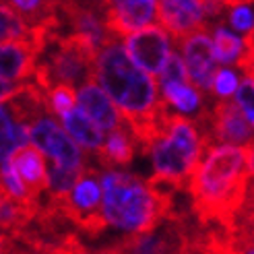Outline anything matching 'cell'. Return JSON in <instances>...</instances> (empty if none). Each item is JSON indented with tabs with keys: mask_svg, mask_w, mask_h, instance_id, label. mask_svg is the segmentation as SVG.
I'll return each instance as SVG.
<instances>
[{
	"mask_svg": "<svg viewBox=\"0 0 254 254\" xmlns=\"http://www.w3.org/2000/svg\"><path fill=\"white\" fill-rule=\"evenodd\" d=\"M95 81L118 106L143 153L163 132L170 106L161 99L159 83L130 60L120 40L99 50Z\"/></svg>",
	"mask_w": 254,
	"mask_h": 254,
	"instance_id": "cell-1",
	"label": "cell"
},
{
	"mask_svg": "<svg viewBox=\"0 0 254 254\" xmlns=\"http://www.w3.org/2000/svg\"><path fill=\"white\" fill-rule=\"evenodd\" d=\"M250 180L246 147L211 145L188 184L198 221L230 227L246 202Z\"/></svg>",
	"mask_w": 254,
	"mask_h": 254,
	"instance_id": "cell-2",
	"label": "cell"
},
{
	"mask_svg": "<svg viewBox=\"0 0 254 254\" xmlns=\"http://www.w3.org/2000/svg\"><path fill=\"white\" fill-rule=\"evenodd\" d=\"M104 205L101 213L108 225L122 232L149 234L172 215V190L155 180H143L134 174L106 170L101 174Z\"/></svg>",
	"mask_w": 254,
	"mask_h": 254,
	"instance_id": "cell-3",
	"label": "cell"
},
{
	"mask_svg": "<svg viewBox=\"0 0 254 254\" xmlns=\"http://www.w3.org/2000/svg\"><path fill=\"white\" fill-rule=\"evenodd\" d=\"M209 149L196 120L184 114H168L166 128L151 143L147 153L153 161V178L170 188H188L190 178Z\"/></svg>",
	"mask_w": 254,
	"mask_h": 254,
	"instance_id": "cell-4",
	"label": "cell"
},
{
	"mask_svg": "<svg viewBox=\"0 0 254 254\" xmlns=\"http://www.w3.org/2000/svg\"><path fill=\"white\" fill-rule=\"evenodd\" d=\"M97 50L74 33H60L50 42L35 68V83L46 91L54 85H87L95 81Z\"/></svg>",
	"mask_w": 254,
	"mask_h": 254,
	"instance_id": "cell-5",
	"label": "cell"
},
{
	"mask_svg": "<svg viewBox=\"0 0 254 254\" xmlns=\"http://www.w3.org/2000/svg\"><path fill=\"white\" fill-rule=\"evenodd\" d=\"M207 145H238L246 147L254 141V126L244 116L236 101L217 99L209 108L207 116L196 120Z\"/></svg>",
	"mask_w": 254,
	"mask_h": 254,
	"instance_id": "cell-6",
	"label": "cell"
},
{
	"mask_svg": "<svg viewBox=\"0 0 254 254\" xmlns=\"http://www.w3.org/2000/svg\"><path fill=\"white\" fill-rule=\"evenodd\" d=\"M172 40L174 37H170V31L163 25H147V27L126 35L124 48L138 68L159 79V74L174 56Z\"/></svg>",
	"mask_w": 254,
	"mask_h": 254,
	"instance_id": "cell-7",
	"label": "cell"
},
{
	"mask_svg": "<svg viewBox=\"0 0 254 254\" xmlns=\"http://www.w3.org/2000/svg\"><path fill=\"white\" fill-rule=\"evenodd\" d=\"M31 143L40 147L54 166L68 170L87 168L81 145L54 118L44 116L31 126Z\"/></svg>",
	"mask_w": 254,
	"mask_h": 254,
	"instance_id": "cell-8",
	"label": "cell"
},
{
	"mask_svg": "<svg viewBox=\"0 0 254 254\" xmlns=\"http://www.w3.org/2000/svg\"><path fill=\"white\" fill-rule=\"evenodd\" d=\"M209 31L211 29H198L178 42L190 83H192L200 93H205V97H211L213 79L219 70L215 66L217 64V54H215V44H213V37L209 35Z\"/></svg>",
	"mask_w": 254,
	"mask_h": 254,
	"instance_id": "cell-9",
	"label": "cell"
},
{
	"mask_svg": "<svg viewBox=\"0 0 254 254\" xmlns=\"http://www.w3.org/2000/svg\"><path fill=\"white\" fill-rule=\"evenodd\" d=\"M40 56H42V46L35 40L2 44V50H0V60H2V70H0L2 99L8 97L17 87L35 77Z\"/></svg>",
	"mask_w": 254,
	"mask_h": 254,
	"instance_id": "cell-10",
	"label": "cell"
},
{
	"mask_svg": "<svg viewBox=\"0 0 254 254\" xmlns=\"http://www.w3.org/2000/svg\"><path fill=\"white\" fill-rule=\"evenodd\" d=\"M104 4L110 29L118 37L153 25L157 17V0H104Z\"/></svg>",
	"mask_w": 254,
	"mask_h": 254,
	"instance_id": "cell-11",
	"label": "cell"
},
{
	"mask_svg": "<svg viewBox=\"0 0 254 254\" xmlns=\"http://www.w3.org/2000/svg\"><path fill=\"white\" fill-rule=\"evenodd\" d=\"M8 166L17 172V176L35 198H40L42 192L50 190V170L46 163V153L37 145L29 143L19 147L12 153Z\"/></svg>",
	"mask_w": 254,
	"mask_h": 254,
	"instance_id": "cell-12",
	"label": "cell"
},
{
	"mask_svg": "<svg viewBox=\"0 0 254 254\" xmlns=\"http://www.w3.org/2000/svg\"><path fill=\"white\" fill-rule=\"evenodd\" d=\"M79 108L91 118L104 132H112L126 122L118 106L106 93L97 81H91L79 89Z\"/></svg>",
	"mask_w": 254,
	"mask_h": 254,
	"instance_id": "cell-13",
	"label": "cell"
},
{
	"mask_svg": "<svg viewBox=\"0 0 254 254\" xmlns=\"http://www.w3.org/2000/svg\"><path fill=\"white\" fill-rule=\"evenodd\" d=\"M161 99L168 106H172L178 114L200 120L207 116V104H202V93L190 83V81H170V83H159Z\"/></svg>",
	"mask_w": 254,
	"mask_h": 254,
	"instance_id": "cell-14",
	"label": "cell"
},
{
	"mask_svg": "<svg viewBox=\"0 0 254 254\" xmlns=\"http://www.w3.org/2000/svg\"><path fill=\"white\" fill-rule=\"evenodd\" d=\"M136 147H138L136 136L132 134L130 126L124 122L120 128L108 132L106 143L97 153L99 163L106 166L108 170H114L118 166H128V163L132 161V157H134Z\"/></svg>",
	"mask_w": 254,
	"mask_h": 254,
	"instance_id": "cell-15",
	"label": "cell"
},
{
	"mask_svg": "<svg viewBox=\"0 0 254 254\" xmlns=\"http://www.w3.org/2000/svg\"><path fill=\"white\" fill-rule=\"evenodd\" d=\"M60 120H62V126H64V130H66L83 149L99 153V149L104 147V143H106L104 130H101L99 126H97L91 118H89L81 108L70 110L66 116L60 118Z\"/></svg>",
	"mask_w": 254,
	"mask_h": 254,
	"instance_id": "cell-16",
	"label": "cell"
},
{
	"mask_svg": "<svg viewBox=\"0 0 254 254\" xmlns=\"http://www.w3.org/2000/svg\"><path fill=\"white\" fill-rule=\"evenodd\" d=\"M213 44H215V54H217V62H221L223 66H232L238 64L240 58L244 56L246 50V42L240 35H236L234 31H230L221 23L213 25Z\"/></svg>",
	"mask_w": 254,
	"mask_h": 254,
	"instance_id": "cell-17",
	"label": "cell"
},
{
	"mask_svg": "<svg viewBox=\"0 0 254 254\" xmlns=\"http://www.w3.org/2000/svg\"><path fill=\"white\" fill-rule=\"evenodd\" d=\"M2 44L4 42H23V40H35L33 31L29 29V25L21 19L19 12L12 8L10 4L2 2ZM37 42V40H35Z\"/></svg>",
	"mask_w": 254,
	"mask_h": 254,
	"instance_id": "cell-18",
	"label": "cell"
},
{
	"mask_svg": "<svg viewBox=\"0 0 254 254\" xmlns=\"http://www.w3.org/2000/svg\"><path fill=\"white\" fill-rule=\"evenodd\" d=\"M79 104V93L74 91L72 85H54L48 91V110L52 116L64 118L70 110H74Z\"/></svg>",
	"mask_w": 254,
	"mask_h": 254,
	"instance_id": "cell-19",
	"label": "cell"
},
{
	"mask_svg": "<svg viewBox=\"0 0 254 254\" xmlns=\"http://www.w3.org/2000/svg\"><path fill=\"white\" fill-rule=\"evenodd\" d=\"M225 230L230 232L236 246L254 248V207H242L236 221L230 227H225Z\"/></svg>",
	"mask_w": 254,
	"mask_h": 254,
	"instance_id": "cell-20",
	"label": "cell"
},
{
	"mask_svg": "<svg viewBox=\"0 0 254 254\" xmlns=\"http://www.w3.org/2000/svg\"><path fill=\"white\" fill-rule=\"evenodd\" d=\"M83 170H68V168H60L52 163V168H50V196H54V198L66 196L81 178Z\"/></svg>",
	"mask_w": 254,
	"mask_h": 254,
	"instance_id": "cell-21",
	"label": "cell"
},
{
	"mask_svg": "<svg viewBox=\"0 0 254 254\" xmlns=\"http://www.w3.org/2000/svg\"><path fill=\"white\" fill-rule=\"evenodd\" d=\"M227 23L238 33H252L254 31V2H242L227 10Z\"/></svg>",
	"mask_w": 254,
	"mask_h": 254,
	"instance_id": "cell-22",
	"label": "cell"
},
{
	"mask_svg": "<svg viewBox=\"0 0 254 254\" xmlns=\"http://www.w3.org/2000/svg\"><path fill=\"white\" fill-rule=\"evenodd\" d=\"M240 83H242V81H238V74L232 68H219L217 74H215V79H213L211 95L217 97V99L236 97L238 89H240Z\"/></svg>",
	"mask_w": 254,
	"mask_h": 254,
	"instance_id": "cell-23",
	"label": "cell"
},
{
	"mask_svg": "<svg viewBox=\"0 0 254 254\" xmlns=\"http://www.w3.org/2000/svg\"><path fill=\"white\" fill-rule=\"evenodd\" d=\"M234 101L240 106V110L244 112V116L250 120V124L254 126V79L244 77V81L240 83V89H238Z\"/></svg>",
	"mask_w": 254,
	"mask_h": 254,
	"instance_id": "cell-24",
	"label": "cell"
},
{
	"mask_svg": "<svg viewBox=\"0 0 254 254\" xmlns=\"http://www.w3.org/2000/svg\"><path fill=\"white\" fill-rule=\"evenodd\" d=\"M170 81H190L182 54L174 52V56L168 62V66L163 68V72L159 74V79H157V83H170Z\"/></svg>",
	"mask_w": 254,
	"mask_h": 254,
	"instance_id": "cell-25",
	"label": "cell"
},
{
	"mask_svg": "<svg viewBox=\"0 0 254 254\" xmlns=\"http://www.w3.org/2000/svg\"><path fill=\"white\" fill-rule=\"evenodd\" d=\"M244 207H254V180H250V188H248V196H246Z\"/></svg>",
	"mask_w": 254,
	"mask_h": 254,
	"instance_id": "cell-26",
	"label": "cell"
},
{
	"mask_svg": "<svg viewBox=\"0 0 254 254\" xmlns=\"http://www.w3.org/2000/svg\"><path fill=\"white\" fill-rule=\"evenodd\" d=\"M91 254H120V250L114 246V248H108V250H99V252H91Z\"/></svg>",
	"mask_w": 254,
	"mask_h": 254,
	"instance_id": "cell-27",
	"label": "cell"
},
{
	"mask_svg": "<svg viewBox=\"0 0 254 254\" xmlns=\"http://www.w3.org/2000/svg\"><path fill=\"white\" fill-rule=\"evenodd\" d=\"M58 2H60L62 6H64V4H70V2H77V0H58Z\"/></svg>",
	"mask_w": 254,
	"mask_h": 254,
	"instance_id": "cell-28",
	"label": "cell"
}]
</instances>
